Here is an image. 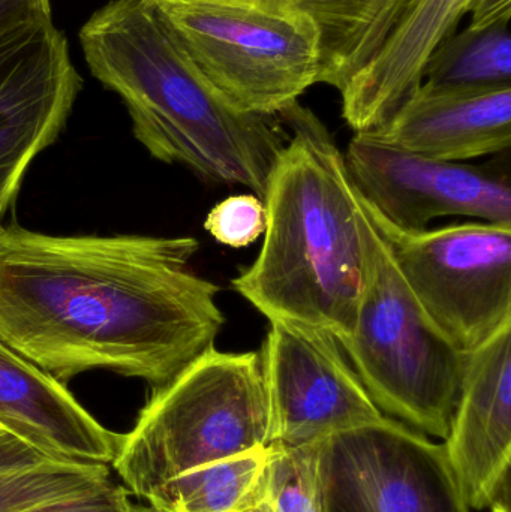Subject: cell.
Masks as SVG:
<instances>
[{"label": "cell", "mask_w": 511, "mask_h": 512, "mask_svg": "<svg viewBox=\"0 0 511 512\" xmlns=\"http://www.w3.org/2000/svg\"><path fill=\"white\" fill-rule=\"evenodd\" d=\"M194 237L50 236L0 225V342L57 381L89 370L153 391L215 345L216 283Z\"/></svg>", "instance_id": "obj_1"}, {"label": "cell", "mask_w": 511, "mask_h": 512, "mask_svg": "<svg viewBox=\"0 0 511 512\" xmlns=\"http://www.w3.org/2000/svg\"><path fill=\"white\" fill-rule=\"evenodd\" d=\"M87 66L128 108L134 137L210 185L263 198L287 144L279 116L245 113L221 95L171 35L153 0H111L80 30Z\"/></svg>", "instance_id": "obj_2"}, {"label": "cell", "mask_w": 511, "mask_h": 512, "mask_svg": "<svg viewBox=\"0 0 511 512\" xmlns=\"http://www.w3.org/2000/svg\"><path fill=\"white\" fill-rule=\"evenodd\" d=\"M278 116L290 137L267 179L263 246L231 286L269 321L347 339L368 268L360 197L344 153L309 108L297 101Z\"/></svg>", "instance_id": "obj_3"}, {"label": "cell", "mask_w": 511, "mask_h": 512, "mask_svg": "<svg viewBox=\"0 0 511 512\" xmlns=\"http://www.w3.org/2000/svg\"><path fill=\"white\" fill-rule=\"evenodd\" d=\"M269 445L260 352L213 345L153 391L113 468L131 495L147 499L191 469Z\"/></svg>", "instance_id": "obj_4"}, {"label": "cell", "mask_w": 511, "mask_h": 512, "mask_svg": "<svg viewBox=\"0 0 511 512\" xmlns=\"http://www.w3.org/2000/svg\"><path fill=\"white\" fill-rule=\"evenodd\" d=\"M362 212L365 288L353 333L339 342L383 414L444 441L468 355L452 345L420 306L363 204Z\"/></svg>", "instance_id": "obj_5"}, {"label": "cell", "mask_w": 511, "mask_h": 512, "mask_svg": "<svg viewBox=\"0 0 511 512\" xmlns=\"http://www.w3.org/2000/svg\"><path fill=\"white\" fill-rule=\"evenodd\" d=\"M153 3L201 74L245 113L278 116L320 83V30L306 15L231 2Z\"/></svg>", "instance_id": "obj_6"}, {"label": "cell", "mask_w": 511, "mask_h": 512, "mask_svg": "<svg viewBox=\"0 0 511 512\" xmlns=\"http://www.w3.org/2000/svg\"><path fill=\"white\" fill-rule=\"evenodd\" d=\"M360 200L414 297L458 351L471 354L511 327V225L402 231Z\"/></svg>", "instance_id": "obj_7"}, {"label": "cell", "mask_w": 511, "mask_h": 512, "mask_svg": "<svg viewBox=\"0 0 511 512\" xmlns=\"http://www.w3.org/2000/svg\"><path fill=\"white\" fill-rule=\"evenodd\" d=\"M326 512H470L444 444L392 417L320 442Z\"/></svg>", "instance_id": "obj_8"}, {"label": "cell", "mask_w": 511, "mask_h": 512, "mask_svg": "<svg viewBox=\"0 0 511 512\" xmlns=\"http://www.w3.org/2000/svg\"><path fill=\"white\" fill-rule=\"evenodd\" d=\"M269 322L260 358L270 444H317L386 417L369 396L338 337L293 322Z\"/></svg>", "instance_id": "obj_9"}, {"label": "cell", "mask_w": 511, "mask_h": 512, "mask_svg": "<svg viewBox=\"0 0 511 512\" xmlns=\"http://www.w3.org/2000/svg\"><path fill=\"white\" fill-rule=\"evenodd\" d=\"M344 159L360 197L398 230H428L447 216L511 225L509 179L486 168L425 158L371 134L354 135Z\"/></svg>", "instance_id": "obj_10"}, {"label": "cell", "mask_w": 511, "mask_h": 512, "mask_svg": "<svg viewBox=\"0 0 511 512\" xmlns=\"http://www.w3.org/2000/svg\"><path fill=\"white\" fill-rule=\"evenodd\" d=\"M83 78L53 20L0 41V213L33 159L65 128Z\"/></svg>", "instance_id": "obj_11"}, {"label": "cell", "mask_w": 511, "mask_h": 512, "mask_svg": "<svg viewBox=\"0 0 511 512\" xmlns=\"http://www.w3.org/2000/svg\"><path fill=\"white\" fill-rule=\"evenodd\" d=\"M444 448L471 510L510 487L511 327L468 354Z\"/></svg>", "instance_id": "obj_12"}, {"label": "cell", "mask_w": 511, "mask_h": 512, "mask_svg": "<svg viewBox=\"0 0 511 512\" xmlns=\"http://www.w3.org/2000/svg\"><path fill=\"white\" fill-rule=\"evenodd\" d=\"M473 0H402L371 62L341 90L342 117L356 134L383 128L419 90L429 57L470 11Z\"/></svg>", "instance_id": "obj_13"}, {"label": "cell", "mask_w": 511, "mask_h": 512, "mask_svg": "<svg viewBox=\"0 0 511 512\" xmlns=\"http://www.w3.org/2000/svg\"><path fill=\"white\" fill-rule=\"evenodd\" d=\"M0 427L56 462L113 465L125 438L99 424L63 382L2 342Z\"/></svg>", "instance_id": "obj_14"}, {"label": "cell", "mask_w": 511, "mask_h": 512, "mask_svg": "<svg viewBox=\"0 0 511 512\" xmlns=\"http://www.w3.org/2000/svg\"><path fill=\"white\" fill-rule=\"evenodd\" d=\"M381 143L425 158L464 162L511 146V87L449 92L422 84L375 132Z\"/></svg>", "instance_id": "obj_15"}, {"label": "cell", "mask_w": 511, "mask_h": 512, "mask_svg": "<svg viewBox=\"0 0 511 512\" xmlns=\"http://www.w3.org/2000/svg\"><path fill=\"white\" fill-rule=\"evenodd\" d=\"M231 2L296 12L314 20L321 35L320 83L341 92L383 45L402 0H168Z\"/></svg>", "instance_id": "obj_16"}, {"label": "cell", "mask_w": 511, "mask_h": 512, "mask_svg": "<svg viewBox=\"0 0 511 512\" xmlns=\"http://www.w3.org/2000/svg\"><path fill=\"white\" fill-rule=\"evenodd\" d=\"M270 448L198 466L150 493L159 512H255L263 504Z\"/></svg>", "instance_id": "obj_17"}, {"label": "cell", "mask_w": 511, "mask_h": 512, "mask_svg": "<svg viewBox=\"0 0 511 512\" xmlns=\"http://www.w3.org/2000/svg\"><path fill=\"white\" fill-rule=\"evenodd\" d=\"M423 84L449 92L511 87L510 21L482 29L468 26L450 36L429 57Z\"/></svg>", "instance_id": "obj_18"}, {"label": "cell", "mask_w": 511, "mask_h": 512, "mask_svg": "<svg viewBox=\"0 0 511 512\" xmlns=\"http://www.w3.org/2000/svg\"><path fill=\"white\" fill-rule=\"evenodd\" d=\"M260 512H326L321 490L320 442L285 447L270 444Z\"/></svg>", "instance_id": "obj_19"}, {"label": "cell", "mask_w": 511, "mask_h": 512, "mask_svg": "<svg viewBox=\"0 0 511 512\" xmlns=\"http://www.w3.org/2000/svg\"><path fill=\"white\" fill-rule=\"evenodd\" d=\"M207 233L228 248H246L266 231V206L255 194H240L216 204L206 221Z\"/></svg>", "instance_id": "obj_20"}, {"label": "cell", "mask_w": 511, "mask_h": 512, "mask_svg": "<svg viewBox=\"0 0 511 512\" xmlns=\"http://www.w3.org/2000/svg\"><path fill=\"white\" fill-rule=\"evenodd\" d=\"M129 495L126 487L111 483L87 495L47 502L21 512H159L150 505L134 504Z\"/></svg>", "instance_id": "obj_21"}, {"label": "cell", "mask_w": 511, "mask_h": 512, "mask_svg": "<svg viewBox=\"0 0 511 512\" xmlns=\"http://www.w3.org/2000/svg\"><path fill=\"white\" fill-rule=\"evenodd\" d=\"M51 20V0H0V41L26 27Z\"/></svg>", "instance_id": "obj_22"}, {"label": "cell", "mask_w": 511, "mask_h": 512, "mask_svg": "<svg viewBox=\"0 0 511 512\" xmlns=\"http://www.w3.org/2000/svg\"><path fill=\"white\" fill-rule=\"evenodd\" d=\"M470 27L482 29L500 21H510L511 0H473L471 3Z\"/></svg>", "instance_id": "obj_23"}, {"label": "cell", "mask_w": 511, "mask_h": 512, "mask_svg": "<svg viewBox=\"0 0 511 512\" xmlns=\"http://www.w3.org/2000/svg\"><path fill=\"white\" fill-rule=\"evenodd\" d=\"M2 216H3V213H0V218H2Z\"/></svg>", "instance_id": "obj_24"}, {"label": "cell", "mask_w": 511, "mask_h": 512, "mask_svg": "<svg viewBox=\"0 0 511 512\" xmlns=\"http://www.w3.org/2000/svg\"><path fill=\"white\" fill-rule=\"evenodd\" d=\"M255 512H260V511H255Z\"/></svg>", "instance_id": "obj_25"}]
</instances>
